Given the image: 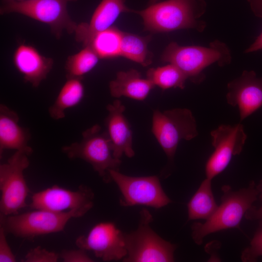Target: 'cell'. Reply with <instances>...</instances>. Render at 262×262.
Here are the masks:
<instances>
[{"mask_svg": "<svg viewBox=\"0 0 262 262\" xmlns=\"http://www.w3.org/2000/svg\"><path fill=\"white\" fill-rule=\"evenodd\" d=\"M202 0H166L150 4L142 10H134L140 15L145 29L152 32H169L194 29L199 32L206 23L198 18L205 11Z\"/></svg>", "mask_w": 262, "mask_h": 262, "instance_id": "6da1fadb", "label": "cell"}, {"mask_svg": "<svg viewBox=\"0 0 262 262\" xmlns=\"http://www.w3.org/2000/svg\"><path fill=\"white\" fill-rule=\"evenodd\" d=\"M222 190L221 203L213 214L205 223L195 222L191 226L192 238L198 245L209 234L233 228L239 229L242 219L259 195L253 181L247 187L238 191L232 190L229 185L223 186Z\"/></svg>", "mask_w": 262, "mask_h": 262, "instance_id": "7a4b0ae2", "label": "cell"}, {"mask_svg": "<svg viewBox=\"0 0 262 262\" xmlns=\"http://www.w3.org/2000/svg\"><path fill=\"white\" fill-rule=\"evenodd\" d=\"M162 60L175 66L187 79L199 83L205 78L204 69L215 63L220 66L228 64L231 55L227 46L219 41L212 42L209 47L182 46L172 42L164 51Z\"/></svg>", "mask_w": 262, "mask_h": 262, "instance_id": "3957f363", "label": "cell"}, {"mask_svg": "<svg viewBox=\"0 0 262 262\" xmlns=\"http://www.w3.org/2000/svg\"><path fill=\"white\" fill-rule=\"evenodd\" d=\"M85 213L77 210L54 212L35 209L21 214H0V226L7 233L33 241L39 236L63 231L70 219L82 217Z\"/></svg>", "mask_w": 262, "mask_h": 262, "instance_id": "277c9868", "label": "cell"}, {"mask_svg": "<svg viewBox=\"0 0 262 262\" xmlns=\"http://www.w3.org/2000/svg\"><path fill=\"white\" fill-rule=\"evenodd\" d=\"M62 151L71 159H82L91 165L103 180L111 179L110 170H118L120 159L113 155L111 141L105 131L98 124L82 132V139L62 148Z\"/></svg>", "mask_w": 262, "mask_h": 262, "instance_id": "5b68a950", "label": "cell"}, {"mask_svg": "<svg viewBox=\"0 0 262 262\" xmlns=\"http://www.w3.org/2000/svg\"><path fill=\"white\" fill-rule=\"evenodd\" d=\"M138 228L124 233L126 262H171L174 261L177 246L159 236L151 228L153 220L150 213L144 209L140 213Z\"/></svg>", "mask_w": 262, "mask_h": 262, "instance_id": "8992f818", "label": "cell"}, {"mask_svg": "<svg viewBox=\"0 0 262 262\" xmlns=\"http://www.w3.org/2000/svg\"><path fill=\"white\" fill-rule=\"evenodd\" d=\"M151 131L170 162L181 140H190L198 135L195 118L187 108L154 111Z\"/></svg>", "mask_w": 262, "mask_h": 262, "instance_id": "52a82bcc", "label": "cell"}, {"mask_svg": "<svg viewBox=\"0 0 262 262\" xmlns=\"http://www.w3.org/2000/svg\"><path fill=\"white\" fill-rule=\"evenodd\" d=\"M29 156L25 152L16 151L0 165L1 214H16L21 209L28 206L26 198L29 189L23 173L30 164Z\"/></svg>", "mask_w": 262, "mask_h": 262, "instance_id": "ba28073f", "label": "cell"}, {"mask_svg": "<svg viewBox=\"0 0 262 262\" xmlns=\"http://www.w3.org/2000/svg\"><path fill=\"white\" fill-rule=\"evenodd\" d=\"M77 0H33L5 3L0 9L1 15L17 13L48 25L57 37L64 31L75 32L77 25L69 16L67 5Z\"/></svg>", "mask_w": 262, "mask_h": 262, "instance_id": "9c48e42d", "label": "cell"}, {"mask_svg": "<svg viewBox=\"0 0 262 262\" xmlns=\"http://www.w3.org/2000/svg\"><path fill=\"white\" fill-rule=\"evenodd\" d=\"M109 173L121 192L122 206L138 205L159 209L171 202L156 176L132 177L115 170H110Z\"/></svg>", "mask_w": 262, "mask_h": 262, "instance_id": "30bf717a", "label": "cell"}, {"mask_svg": "<svg viewBox=\"0 0 262 262\" xmlns=\"http://www.w3.org/2000/svg\"><path fill=\"white\" fill-rule=\"evenodd\" d=\"M214 151L205 164L206 178L212 180L228 166L232 157L239 154L247 135L244 126L222 124L211 132Z\"/></svg>", "mask_w": 262, "mask_h": 262, "instance_id": "8fae6325", "label": "cell"}, {"mask_svg": "<svg viewBox=\"0 0 262 262\" xmlns=\"http://www.w3.org/2000/svg\"><path fill=\"white\" fill-rule=\"evenodd\" d=\"M94 198L93 191L86 185L72 191L54 185L33 194L29 206L34 210L54 212L77 210L86 213L93 206Z\"/></svg>", "mask_w": 262, "mask_h": 262, "instance_id": "7c38bea8", "label": "cell"}, {"mask_svg": "<svg viewBox=\"0 0 262 262\" xmlns=\"http://www.w3.org/2000/svg\"><path fill=\"white\" fill-rule=\"evenodd\" d=\"M75 243L79 248L92 251L104 261L123 259L127 255L124 233L111 222L96 224L86 235L78 237Z\"/></svg>", "mask_w": 262, "mask_h": 262, "instance_id": "4fadbf2b", "label": "cell"}, {"mask_svg": "<svg viewBox=\"0 0 262 262\" xmlns=\"http://www.w3.org/2000/svg\"><path fill=\"white\" fill-rule=\"evenodd\" d=\"M227 88V101L238 108L241 121L262 106V77H257L254 71H244L228 83Z\"/></svg>", "mask_w": 262, "mask_h": 262, "instance_id": "5bb4252c", "label": "cell"}, {"mask_svg": "<svg viewBox=\"0 0 262 262\" xmlns=\"http://www.w3.org/2000/svg\"><path fill=\"white\" fill-rule=\"evenodd\" d=\"M108 115L105 131L111 141L113 155L120 159L124 154L129 158L134 155L132 148V133L130 125L124 115L125 107L119 100L107 106Z\"/></svg>", "mask_w": 262, "mask_h": 262, "instance_id": "9a60e30c", "label": "cell"}, {"mask_svg": "<svg viewBox=\"0 0 262 262\" xmlns=\"http://www.w3.org/2000/svg\"><path fill=\"white\" fill-rule=\"evenodd\" d=\"M125 0H102L95 9L89 23L77 25L74 32L76 41L85 46L96 33L106 30L123 13H133L125 4Z\"/></svg>", "mask_w": 262, "mask_h": 262, "instance_id": "2e32d148", "label": "cell"}, {"mask_svg": "<svg viewBox=\"0 0 262 262\" xmlns=\"http://www.w3.org/2000/svg\"><path fill=\"white\" fill-rule=\"evenodd\" d=\"M13 63L24 81L37 87L52 68V58L41 54L34 47L21 44L15 50Z\"/></svg>", "mask_w": 262, "mask_h": 262, "instance_id": "e0dca14e", "label": "cell"}, {"mask_svg": "<svg viewBox=\"0 0 262 262\" xmlns=\"http://www.w3.org/2000/svg\"><path fill=\"white\" fill-rule=\"evenodd\" d=\"M30 134L19 124V117L15 112L4 104L0 105V153L5 149H14L29 156L33 149L29 145Z\"/></svg>", "mask_w": 262, "mask_h": 262, "instance_id": "ac0fdd59", "label": "cell"}, {"mask_svg": "<svg viewBox=\"0 0 262 262\" xmlns=\"http://www.w3.org/2000/svg\"><path fill=\"white\" fill-rule=\"evenodd\" d=\"M155 86L147 78H142L139 71L131 69L118 72L116 78L110 82L109 89L114 97L143 100Z\"/></svg>", "mask_w": 262, "mask_h": 262, "instance_id": "d6986e66", "label": "cell"}, {"mask_svg": "<svg viewBox=\"0 0 262 262\" xmlns=\"http://www.w3.org/2000/svg\"><path fill=\"white\" fill-rule=\"evenodd\" d=\"M81 78H67L54 103L49 108L50 116L55 120L63 118L66 111L78 104L84 96Z\"/></svg>", "mask_w": 262, "mask_h": 262, "instance_id": "ffe728a7", "label": "cell"}, {"mask_svg": "<svg viewBox=\"0 0 262 262\" xmlns=\"http://www.w3.org/2000/svg\"><path fill=\"white\" fill-rule=\"evenodd\" d=\"M218 206L212 190V180L206 178L187 204L188 220H207Z\"/></svg>", "mask_w": 262, "mask_h": 262, "instance_id": "44dd1931", "label": "cell"}, {"mask_svg": "<svg viewBox=\"0 0 262 262\" xmlns=\"http://www.w3.org/2000/svg\"><path fill=\"white\" fill-rule=\"evenodd\" d=\"M150 36H140L135 34L122 32L120 56L138 63L143 66L149 65L153 54L148 49Z\"/></svg>", "mask_w": 262, "mask_h": 262, "instance_id": "7402d4cb", "label": "cell"}, {"mask_svg": "<svg viewBox=\"0 0 262 262\" xmlns=\"http://www.w3.org/2000/svg\"><path fill=\"white\" fill-rule=\"evenodd\" d=\"M122 32L116 27L112 26L95 34L84 46L90 47L99 58L120 56Z\"/></svg>", "mask_w": 262, "mask_h": 262, "instance_id": "603a6c76", "label": "cell"}, {"mask_svg": "<svg viewBox=\"0 0 262 262\" xmlns=\"http://www.w3.org/2000/svg\"><path fill=\"white\" fill-rule=\"evenodd\" d=\"M147 76L155 85L164 90L171 88L183 89L188 79L177 67L171 64L150 68L147 71Z\"/></svg>", "mask_w": 262, "mask_h": 262, "instance_id": "cb8c5ba5", "label": "cell"}, {"mask_svg": "<svg viewBox=\"0 0 262 262\" xmlns=\"http://www.w3.org/2000/svg\"><path fill=\"white\" fill-rule=\"evenodd\" d=\"M99 59L89 46H84L80 51L67 57L65 69L67 78H81L97 65Z\"/></svg>", "mask_w": 262, "mask_h": 262, "instance_id": "d4e9b609", "label": "cell"}, {"mask_svg": "<svg viewBox=\"0 0 262 262\" xmlns=\"http://www.w3.org/2000/svg\"><path fill=\"white\" fill-rule=\"evenodd\" d=\"M262 256V227L255 234L250 246L242 252L243 262H255L258 257Z\"/></svg>", "mask_w": 262, "mask_h": 262, "instance_id": "484cf974", "label": "cell"}, {"mask_svg": "<svg viewBox=\"0 0 262 262\" xmlns=\"http://www.w3.org/2000/svg\"><path fill=\"white\" fill-rule=\"evenodd\" d=\"M60 258L57 253L37 246L31 249L21 260L24 262H56Z\"/></svg>", "mask_w": 262, "mask_h": 262, "instance_id": "4316f807", "label": "cell"}, {"mask_svg": "<svg viewBox=\"0 0 262 262\" xmlns=\"http://www.w3.org/2000/svg\"><path fill=\"white\" fill-rule=\"evenodd\" d=\"M86 250L78 249L64 250L59 255L64 262H92L93 260L86 253Z\"/></svg>", "mask_w": 262, "mask_h": 262, "instance_id": "83f0119b", "label": "cell"}, {"mask_svg": "<svg viewBox=\"0 0 262 262\" xmlns=\"http://www.w3.org/2000/svg\"><path fill=\"white\" fill-rule=\"evenodd\" d=\"M5 230L0 226V262H15L16 258L8 243Z\"/></svg>", "mask_w": 262, "mask_h": 262, "instance_id": "f1b7e54d", "label": "cell"}, {"mask_svg": "<svg viewBox=\"0 0 262 262\" xmlns=\"http://www.w3.org/2000/svg\"><path fill=\"white\" fill-rule=\"evenodd\" d=\"M256 188L259 191L260 198L262 201V180L256 186ZM245 217L248 220L258 221L260 227H262V205L259 209L252 206L246 213Z\"/></svg>", "mask_w": 262, "mask_h": 262, "instance_id": "f546056e", "label": "cell"}, {"mask_svg": "<svg viewBox=\"0 0 262 262\" xmlns=\"http://www.w3.org/2000/svg\"><path fill=\"white\" fill-rule=\"evenodd\" d=\"M251 10L257 17L262 18V0H248Z\"/></svg>", "mask_w": 262, "mask_h": 262, "instance_id": "4dcf8cb0", "label": "cell"}, {"mask_svg": "<svg viewBox=\"0 0 262 262\" xmlns=\"http://www.w3.org/2000/svg\"><path fill=\"white\" fill-rule=\"evenodd\" d=\"M262 49V32L255 41L245 50L246 53L253 52Z\"/></svg>", "mask_w": 262, "mask_h": 262, "instance_id": "1f68e13d", "label": "cell"}, {"mask_svg": "<svg viewBox=\"0 0 262 262\" xmlns=\"http://www.w3.org/2000/svg\"><path fill=\"white\" fill-rule=\"evenodd\" d=\"M158 0H149L148 3L149 5L152 4L156 2H157Z\"/></svg>", "mask_w": 262, "mask_h": 262, "instance_id": "d6a6232c", "label": "cell"}, {"mask_svg": "<svg viewBox=\"0 0 262 262\" xmlns=\"http://www.w3.org/2000/svg\"><path fill=\"white\" fill-rule=\"evenodd\" d=\"M30 0H14V1H17V2H22V1H30Z\"/></svg>", "mask_w": 262, "mask_h": 262, "instance_id": "836d02e7", "label": "cell"}, {"mask_svg": "<svg viewBox=\"0 0 262 262\" xmlns=\"http://www.w3.org/2000/svg\"><path fill=\"white\" fill-rule=\"evenodd\" d=\"M5 3H9V2H12L13 1H14V0H3Z\"/></svg>", "mask_w": 262, "mask_h": 262, "instance_id": "e575fe53", "label": "cell"}]
</instances>
